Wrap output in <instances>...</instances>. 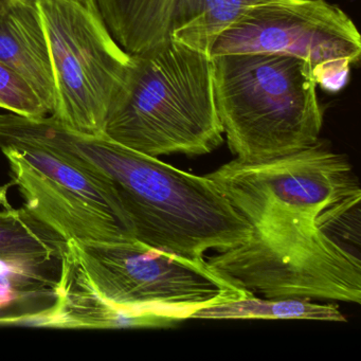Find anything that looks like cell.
Instances as JSON below:
<instances>
[{"mask_svg":"<svg viewBox=\"0 0 361 361\" xmlns=\"http://www.w3.org/2000/svg\"><path fill=\"white\" fill-rule=\"evenodd\" d=\"M252 228L233 249L240 263L300 284L343 259L341 240L360 216L361 190L348 158L320 142L262 161L233 159L207 175Z\"/></svg>","mask_w":361,"mask_h":361,"instance_id":"obj_1","label":"cell"},{"mask_svg":"<svg viewBox=\"0 0 361 361\" xmlns=\"http://www.w3.org/2000/svg\"><path fill=\"white\" fill-rule=\"evenodd\" d=\"M5 142L27 141L90 162L113 183L138 242L191 259L246 242L252 228L208 176H198L133 151L104 135L73 132L51 116L6 114Z\"/></svg>","mask_w":361,"mask_h":361,"instance_id":"obj_2","label":"cell"},{"mask_svg":"<svg viewBox=\"0 0 361 361\" xmlns=\"http://www.w3.org/2000/svg\"><path fill=\"white\" fill-rule=\"evenodd\" d=\"M103 135L157 158L206 155L221 147L210 54L176 41L130 54Z\"/></svg>","mask_w":361,"mask_h":361,"instance_id":"obj_3","label":"cell"},{"mask_svg":"<svg viewBox=\"0 0 361 361\" xmlns=\"http://www.w3.org/2000/svg\"><path fill=\"white\" fill-rule=\"evenodd\" d=\"M211 58L217 111L236 159H274L320 142L323 111L307 63L271 54Z\"/></svg>","mask_w":361,"mask_h":361,"instance_id":"obj_4","label":"cell"},{"mask_svg":"<svg viewBox=\"0 0 361 361\" xmlns=\"http://www.w3.org/2000/svg\"><path fill=\"white\" fill-rule=\"evenodd\" d=\"M73 257L90 288L111 307L136 317L179 322L198 310L255 295L213 268L138 240H68Z\"/></svg>","mask_w":361,"mask_h":361,"instance_id":"obj_5","label":"cell"},{"mask_svg":"<svg viewBox=\"0 0 361 361\" xmlns=\"http://www.w3.org/2000/svg\"><path fill=\"white\" fill-rule=\"evenodd\" d=\"M54 71L51 117L73 132L103 135L130 54L116 42L98 0H35Z\"/></svg>","mask_w":361,"mask_h":361,"instance_id":"obj_6","label":"cell"},{"mask_svg":"<svg viewBox=\"0 0 361 361\" xmlns=\"http://www.w3.org/2000/svg\"><path fill=\"white\" fill-rule=\"evenodd\" d=\"M24 208L66 242L137 240L111 179L82 158L37 142L0 147Z\"/></svg>","mask_w":361,"mask_h":361,"instance_id":"obj_7","label":"cell"},{"mask_svg":"<svg viewBox=\"0 0 361 361\" xmlns=\"http://www.w3.org/2000/svg\"><path fill=\"white\" fill-rule=\"evenodd\" d=\"M271 54L310 65L317 85L338 92L361 56L350 16L325 0H267L242 12L216 37L210 56Z\"/></svg>","mask_w":361,"mask_h":361,"instance_id":"obj_8","label":"cell"},{"mask_svg":"<svg viewBox=\"0 0 361 361\" xmlns=\"http://www.w3.org/2000/svg\"><path fill=\"white\" fill-rule=\"evenodd\" d=\"M267 0H98L111 35L139 54L176 41L210 54L216 37L247 8Z\"/></svg>","mask_w":361,"mask_h":361,"instance_id":"obj_9","label":"cell"},{"mask_svg":"<svg viewBox=\"0 0 361 361\" xmlns=\"http://www.w3.org/2000/svg\"><path fill=\"white\" fill-rule=\"evenodd\" d=\"M0 62L27 82L51 115L56 86L35 0H9L0 11Z\"/></svg>","mask_w":361,"mask_h":361,"instance_id":"obj_10","label":"cell"},{"mask_svg":"<svg viewBox=\"0 0 361 361\" xmlns=\"http://www.w3.org/2000/svg\"><path fill=\"white\" fill-rule=\"evenodd\" d=\"M43 265L0 261V325H25L54 305L56 279L37 270Z\"/></svg>","mask_w":361,"mask_h":361,"instance_id":"obj_11","label":"cell"},{"mask_svg":"<svg viewBox=\"0 0 361 361\" xmlns=\"http://www.w3.org/2000/svg\"><path fill=\"white\" fill-rule=\"evenodd\" d=\"M191 319L202 320H318L345 322L339 306L319 304L302 298H257L255 295L236 301L200 308Z\"/></svg>","mask_w":361,"mask_h":361,"instance_id":"obj_12","label":"cell"},{"mask_svg":"<svg viewBox=\"0 0 361 361\" xmlns=\"http://www.w3.org/2000/svg\"><path fill=\"white\" fill-rule=\"evenodd\" d=\"M0 211V261H60L67 242L25 208Z\"/></svg>","mask_w":361,"mask_h":361,"instance_id":"obj_13","label":"cell"},{"mask_svg":"<svg viewBox=\"0 0 361 361\" xmlns=\"http://www.w3.org/2000/svg\"><path fill=\"white\" fill-rule=\"evenodd\" d=\"M0 109L27 118L50 116L32 88L3 62H0Z\"/></svg>","mask_w":361,"mask_h":361,"instance_id":"obj_14","label":"cell"},{"mask_svg":"<svg viewBox=\"0 0 361 361\" xmlns=\"http://www.w3.org/2000/svg\"><path fill=\"white\" fill-rule=\"evenodd\" d=\"M8 1H9V0H0V11L7 5Z\"/></svg>","mask_w":361,"mask_h":361,"instance_id":"obj_15","label":"cell"}]
</instances>
